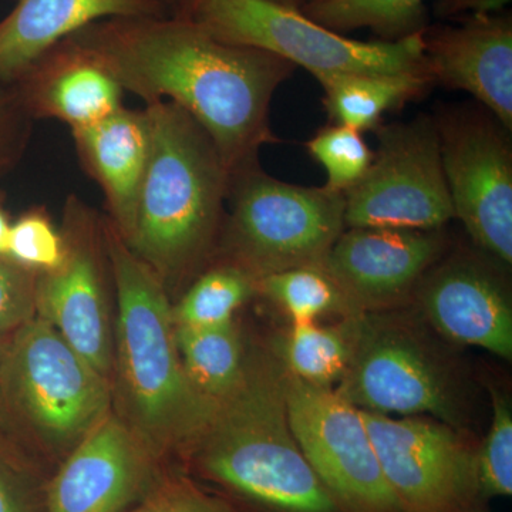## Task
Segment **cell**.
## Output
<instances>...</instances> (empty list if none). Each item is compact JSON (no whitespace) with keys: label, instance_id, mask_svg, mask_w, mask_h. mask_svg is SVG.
<instances>
[{"label":"cell","instance_id":"83f0119b","mask_svg":"<svg viewBox=\"0 0 512 512\" xmlns=\"http://www.w3.org/2000/svg\"><path fill=\"white\" fill-rule=\"evenodd\" d=\"M66 242L60 229L42 208L26 212L10 225L8 258L35 272L46 274L63 264Z\"/></svg>","mask_w":512,"mask_h":512},{"label":"cell","instance_id":"4dcf8cb0","mask_svg":"<svg viewBox=\"0 0 512 512\" xmlns=\"http://www.w3.org/2000/svg\"><path fill=\"white\" fill-rule=\"evenodd\" d=\"M35 272L0 256V336L10 335L36 315Z\"/></svg>","mask_w":512,"mask_h":512},{"label":"cell","instance_id":"e0dca14e","mask_svg":"<svg viewBox=\"0 0 512 512\" xmlns=\"http://www.w3.org/2000/svg\"><path fill=\"white\" fill-rule=\"evenodd\" d=\"M421 282V303L434 328L461 345L511 359L510 301L487 266L476 259L454 258Z\"/></svg>","mask_w":512,"mask_h":512},{"label":"cell","instance_id":"8fae6325","mask_svg":"<svg viewBox=\"0 0 512 512\" xmlns=\"http://www.w3.org/2000/svg\"><path fill=\"white\" fill-rule=\"evenodd\" d=\"M66 256L52 272L36 276V315L45 319L101 375L111 377V332L103 262L109 258L104 218L82 198L70 194L64 204Z\"/></svg>","mask_w":512,"mask_h":512},{"label":"cell","instance_id":"2e32d148","mask_svg":"<svg viewBox=\"0 0 512 512\" xmlns=\"http://www.w3.org/2000/svg\"><path fill=\"white\" fill-rule=\"evenodd\" d=\"M424 55L434 82L470 93L505 130H512V18L468 16L457 25L427 26Z\"/></svg>","mask_w":512,"mask_h":512},{"label":"cell","instance_id":"52a82bcc","mask_svg":"<svg viewBox=\"0 0 512 512\" xmlns=\"http://www.w3.org/2000/svg\"><path fill=\"white\" fill-rule=\"evenodd\" d=\"M174 15L224 42L282 57L316 80L340 74L430 73L423 32L396 42H363L269 0H180Z\"/></svg>","mask_w":512,"mask_h":512},{"label":"cell","instance_id":"3957f363","mask_svg":"<svg viewBox=\"0 0 512 512\" xmlns=\"http://www.w3.org/2000/svg\"><path fill=\"white\" fill-rule=\"evenodd\" d=\"M144 109L151 148L127 245L168 291L198 274L217 251L231 174L210 134L187 111L171 101Z\"/></svg>","mask_w":512,"mask_h":512},{"label":"cell","instance_id":"7402d4cb","mask_svg":"<svg viewBox=\"0 0 512 512\" xmlns=\"http://www.w3.org/2000/svg\"><path fill=\"white\" fill-rule=\"evenodd\" d=\"M175 335L188 379L202 396L218 403L234 392L247 365L234 322L211 328L175 325Z\"/></svg>","mask_w":512,"mask_h":512},{"label":"cell","instance_id":"d6a6232c","mask_svg":"<svg viewBox=\"0 0 512 512\" xmlns=\"http://www.w3.org/2000/svg\"><path fill=\"white\" fill-rule=\"evenodd\" d=\"M8 86L0 83V171L25 150L33 121L20 104L15 89Z\"/></svg>","mask_w":512,"mask_h":512},{"label":"cell","instance_id":"ffe728a7","mask_svg":"<svg viewBox=\"0 0 512 512\" xmlns=\"http://www.w3.org/2000/svg\"><path fill=\"white\" fill-rule=\"evenodd\" d=\"M83 170L99 184L107 220L124 241L133 237L138 194L150 156L147 110L121 107L92 126L72 130Z\"/></svg>","mask_w":512,"mask_h":512},{"label":"cell","instance_id":"f546056e","mask_svg":"<svg viewBox=\"0 0 512 512\" xmlns=\"http://www.w3.org/2000/svg\"><path fill=\"white\" fill-rule=\"evenodd\" d=\"M45 501L39 473L0 439V512H46Z\"/></svg>","mask_w":512,"mask_h":512},{"label":"cell","instance_id":"e575fe53","mask_svg":"<svg viewBox=\"0 0 512 512\" xmlns=\"http://www.w3.org/2000/svg\"><path fill=\"white\" fill-rule=\"evenodd\" d=\"M10 224L5 212L0 208V256H8Z\"/></svg>","mask_w":512,"mask_h":512},{"label":"cell","instance_id":"d6986e66","mask_svg":"<svg viewBox=\"0 0 512 512\" xmlns=\"http://www.w3.org/2000/svg\"><path fill=\"white\" fill-rule=\"evenodd\" d=\"M171 15L170 0H18L0 20V83L12 84L47 50L92 23Z\"/></svg>","mask_w":512,"mask_h":512},{"label":"cell","instance_id":"277c9868","mask_svg":"<svg viewBox=\"0 0 512 512\" xmlns=\"http://www.w3.org/2000/svg\"><path fill=\"white\" fill-rule=\"evenodd\" d=\"M202 473L279 512H340L303 456L289 424L285 370L252 357L234 392L220 400L194 443Z\"/></svg>","mask_w":512,"mask_h":512},{"label":"cell","instance_id":"603a6c76","mask_svg":"<svg viewBox=\"0 0 512 512\" xmlns=\"http://www.w3.org/2000/svg\"><path fill=\"white\" fill-rule=\"evenodd\" d=\"M306 18L340 35L369 29L383 42H396L429 26L424 0H308Z\"/></svg>","mask_w":512,"mask_h":512},{"label":"cell","instance_id":"cb8c5ba5","mask_svg":"<svg viewBox=\"0 0 512 512\" xmlns=\"http://www.w3.org/2000/svg\"><path fill=\"white\" fill-rule=\"evenodd\" d=\"M352 340L345 328L316 322L292 323L279 343L278 357L288 375L333 389L348 369Z\"/></svg>","mask_w":512,"mask_h":512},{"label":"cell","instance_id":"f1b7e54d","mask_svg":"<svg viewBox=\"0 0 512 512\" xmlns=\"http://www.w3.org/2000/svg\"><path fill=\"white\" fill-rule=\"evenodd\" d=\"M477 481L485 494H512V413L508 400L495 390L493 421L477 456Z\"/></svg>","mask_w":512,"mask_h":512},{"label":"cell","instance_id":"d4e9b609","mask_svg":"<svg viewBox=\"0 0 512 512\" xmlns=\"http://www.w3.org/2000/svg\"><path fill=\"white\" fill-rule=\"evenodd\" d=\"M255 282L237 266L222 262L210 266L173 306L175 325L211 328L234 322L235 312L256 292Z\"/></svg>","mask_w":512,"mask_h":512},{"label":"cell","instance_id":"9c48e42d","mask_svg":"<svg viewBox=\"0 0 512 512\" xmlns=\"http://www.w3.org/2000/svg\"><path fill=\"white\" fill-rule=\"evenodd\" d=\"M289 424L303 456L349 512H404L377 461L363 412L335 389L285 372Z\"/></svg>","mask_w":512,"mask_h":512},{"label":"cell","instance_id":"484cf974","mask_svg":"<svg viewBox=\"0 0 512 512\" xmlns=\"http://www.w3.org/2000/svg\"><path fill=\"white\" fill-rule=\"evenodd\" d=\"M256 292L266 296L292 319L316 322L325 313L349 309L338 285L322 265L298 266L256 279Z\"/></svg>","mask_w":512,"mask_h":512},{"label":"cell","instance_id":"ba28073f","mask_svg":"<svg viewBox=\"0 0 512 512\" xmlns=\"http://www.w3.org/2000/svg\"><path fill=\"white\" fill-rule=\"evenodd\" d=\"M372 165L345 195L346 228L441 229L453 220L433 117L380 126Z\"/></svg>","mask_w":512,"mask_h":512},{"label":"cell","instance_id":"6da1fadb","mask_svg":"<svg viewBox=\"0 0 512 512\" xmlns=\"http://www.w3.org/2000/svg\"><path fill=\"white\" fill-rule=\"evenodd\" d=\"M120 84L146 101H171L210 134L229 174L278 143L269 121L276 90L295 66L212 36L180 15L100 20L69 36Z\"/></svg>","mask_w":512,"mask_h":512},{"label":"cell","instance_id":"7c38bea8","mask_svg":"<svg viewBox=\"0 0 512 512\" xmlns=\"http://www.w3.org/2000/svg\"><path fill=\"white\" fill-rule=\"evenodd\" d=\"M348 325L349 365L335 389L343 399L366 412L453 419L447 377L412 335L359 315Z\"/></svg>","mask_w":512,"mask_h":512},{"label":"cell","instance_id":"8992f818","mask_svg":"<svg viewBox=\"0 0 512 512\" xmlns=\"http://www.w3.org/2000/svg\"><path fill=\"white\" fill-rule=\"evenodd\" d=\"M217 254L252 278L322 265L345 231V195L285 183L256 163L231 175Z\"/></svg>","mask_w":512,"mask_h":512},{"label":"cell","instance_id":"4316f807","mask_svg":"<svg viewBox=\"0 0 512 512\" xmlns=\"http://www.w3.org/2000/svg\"><path fill=\"white\" fill-rule=\"evenodd\" d=\"M305 147L309 156L325 168V187L343 195L363 180L375 157L363 133L336 123L320 128Z\"/></svg>","mask_w":512,"mask_h":512},{"label":"cell","instance_id":"5bb4252c","mask_svg":"<svg viewBox=\"0 0 512 512\" xmlns=\"http://www.w3.org/2000/svg\"><path fill=\"white\" fill-rule=\"evenodd\" d=\"M158 460L109 413L62 460L46 485V512H121L158 483Z\"/></svg>","mask_w":512,"mask_h":512},{"label":"cell","instance_id":"d590c367","mask_svg":"<svg viewBox=\"0 0 512 512\" xmlns=\"http://www.w3.org/2000/svg\"><path fill=\"white\" fill-rule=\"evenodd\" d=\"M269 2L278 3V5L288 6V8L301 9L308 0H269ZM180 3V0H178ZM177 3V5H178Z\"/></svg>","mask_w":512,"mask_h":512},{"label":"cell","instance_id":"ac0fdd59","mask_svg":"<svg viewBox=\"0 0 512 512\" xmlns=\"http://www.w3.org/2000/svg\"><path fill=\"white\" fill-rule=\"evenodd\" d=\"M33 120H57L70 131L92 126L123 107V89L82 45L67 37L12 83Z\"/></svg>","mask_w":512,"mask_h":512},{"label":"cell","instance_id":"7a4b0ae2","mask_svg":"<svg viewBox=\"0 0 512 512\" xmlns=\"http://www.w3.org/2000/svg\"><path fill=\"white\" fill-rule=\"evenodd\" d=\"M117 296L114 396L124 423L154 454L194 446L217 403L188 379L177 345L173 306L158 276L104 218Z\"/></svg>","mask_w":512,"mask_h":512},{"label":"cell","instance_id":"74e56055","mask_svg":"<svg viewBox=\"0 0 512 512\" xmlns=\"http://www.w3.org/2000/svg\"><path fill=\"white\" fill-rule=\"evenodd\" d=\"M0 353H2V346H0Z\"/></svg>","mask_w":512,"mask_h":512},{"label":"cell","instance_id":"44dd1931","mask_svg":"<svg viewBox=\"0 0 512 512\" xmlns=\"http://www.w3.org/2000/svg\"><path fill=\"white\" fill-rule=\"evenodd\" d=\"M330 120L360 133L376 131L387 111L416 99L434 83L429 72L340 74L319 79Z\"/></svg>","mask_w":512,"mask_h":512},{"label":"cell","instance_id":"5b68a950","mask_svg":"<svg viewBox=\"0 0 512 512\" xmlns=\"http://www.w3.org/2000/svg\"><path fill=\"white\" fill-rule=\"evenodd\" d=\"M113 390L53 326L33 316L0 353V404L43 453L63 458L110 413Z\"/></svg>","mask_w":512,"mask_h":512},{"label":"cell","instance_id":"9a60e30c","mask_svg":"<svg viewBox=\"0 0 512 512\" xmlns=\"http://www.w3.org/2000/svg\"><path fill=\"white\" fill-rule=\"evenodd\" d=\"M443 248L440 229L346 228L322 266L350 311L359 312L409 295Z\"/></svg>","mask_w":512,"mask_h":512},{"label":"cell","instance_id":"836d02e7","mask_svg":"<svg viewBox=\"0 0 512 512\" xmlns=\"http://www.w3.org/2000/svg\"><path fill=\"white\" fill-rule=\"evenodd\" d=\"M511 0H434V15L441 19H463L468 16L494 15L503 12Z\"/></svg>","mask_w":512,"mask_h":512},{"label":"cell","instance_id":"4fadbf2b","mask_svg":"<svg viewBox=\"0 0 512 512\" xmlns=\"http://www.w3.org/2000/svg\"><path fill=\"white\" fill-rule=\"evenodd\" d=\"M387 484L404 512H450L477 490V457L447 426L362 410Z\"/></svg>","mask_w":512,"mask_h":512},{"label":"cell","instance_id":"8d00e7d4","mask_svg":"<svg viewBox=\"0 0 512 512\" xmlns=\"http://www.w3.org/2000/svg\"><path fill=\"white\" fill-rule=\"evenodd\" d=\"M170 2H171V5H173L174 12H175V8H177L178 0H170Z\"/></svg>","mask_w":512,"mask_h":512},{"label":"cell","instance_id":"30bf717a","mask_svg":"<svg viewBox=\"0 0 512 512\" xmlns=\"http://www.w3.org/2000/svg\"><path fill=\"white\" fill-rule=\"evenodd\" d=\"M454 218L505 265L512 262V146L493 114L448 110L434 117Z\"/></svg>","mask_w":512,"mask_h":512},{"label":"cell","instance_id":"1f68e13d","mask_svg":"<svg viewBox=\"0 0 512 512\" xmlns=\"http://www.w3.org/2000/svg\"><path fill=\"white\" fill-rule=\"evenodd\" d=\"M131 512H238L184 478L158 480Z\"/></svg>","mask_w":512,"mask_h":512}]
</instances>
